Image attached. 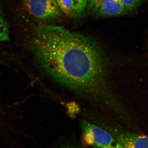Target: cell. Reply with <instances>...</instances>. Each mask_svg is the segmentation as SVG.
I'll use <instances>...</instances> for the list:
<instances>
[{"label":"cell","instance_id":"cell-1","mask_svg":"<svg viewBox=\"0 0 148 148\" xmlns=\"http://www.w3.org/2000/svg\"><path fill=\"white\" fill-rule=\"evenodd\" d=\"M32 33L30 49L53 79L98 106L123 111L111 85L109 62L94 41L56 25L37 24Z\"/></svg>","mask_w":148,"mask_h":148},{"label":"cell","instance_id":"cell-2","mask_svg":"<svg viewBox=\"0 0 148 148\" xmlns=\"http://www.w3.org/2000/svg\"><path fill=\"white\" fill-rule=\"evenodd\" d=\"M82 142L94 148H125L111 133L83 120L81 123Z\"/></svg>","mask_w":148,"mask_h":148},{"label":"cell","instance_id":"cell-3","mask_svg":"<svg viewBox=\"0 0 148 148\" xmlns=\"http://www.w3.org/2000/svg\"><path fill=\"white\" fill-rule=\"evenodd\" d=\"M24 4L29 13L41 20H51L61 15L56 0H24Z\"/></svg>","mask_w":148,"mask_h":148},{"label":"cell","instance_id":"cell-4","mask_svg":"<svg viewBox=\"0 0 148 148\" xmlns=\"http://www.w3.org/2000/svg\"><path fill=\"white\" fill-rule=\"evenodd\" d=\"M112 134L125 148H148V136L118 129L112 130Z\"/></svg>","mask_w":148,"mask_h":148},{"label":"cell","instance_id":"cell-5","mask_svg":"<svg viewBox=\"0 0 148 148\" xmlns=\"http://www.w3.org/2000/svg\"><path fill=\"white\" fill-rule=\"evenodd\" d=\"M91 8L104 16H118L125 11L121 0H88Z\"/></svg>","mask_w":148,"mask_h":148},{"label":"cell","instance_id":"cell-6","mask_svg":"<svg viewBox=\"0 0 148 148\" xmlns=\"http://www.w3.org/2000/svg\"><path fill=\"white\" fill-rule=\"evenodd\" d=\"M60 10L67 16L72 17L75 15L73 0H56Z\"/></svg>","mask_w":148,"mask_h":148},{"label":"cell","instance_id":"cell-7","mask_svg":"<svg viewBox=\"0 0 148 148\" xmlns=\"http://www.w3.org/2000/svg\"><path fill=\"white\" fill-rule=\"evenodd\" d=\"M9 38L8 26L0 10V43L6 41Z\"/></svg>","mask_w":148,"mask_h":148},{"label":"cell","instance_id":"cell-8","mask_svg":"<svg viewBox=\"0 0 148 148\" xmlns=\"http://www.w3.org/2000/svg\"><path fill=\"white\" fill-rule=\"evenodd\" d=\"M76 14H81L86 7L88 0H73Z\"/></svg>","mask_w":148,"mask_h":148},{"label":"cell","instance_id":"cell-9","mask_svg":"<svg viewBox=\"0 0 148 148\" xmlns=\"http://www.w3.org/2000/svg\"><path fill=\"white\" fill-rule=\"evenodd\" d=\"M125 11H131L138 6L142 0H121Z\"/></svg>","mask_w":148,"mask_h":148},{"label":"cell","instance_id":"cell-10","mask_svg":"<svg viewBox=\"0 0 148 148\" xmlns=\"http://www.w3.org/2000/svg\"><path fill=\"white\" fill-rule=\"evenodd\" d=\"M68 108H69V115L71 116L72 117L75 116L79 111L78 107L75 105H70Z\"/></svg>","mask_w":148,"mask_h":148},{"label":"cell","instance_id":"cell-11","mask_svg":"<svg viewBox=\"0 0 148 148\" xmlns=\"http://www.w3.org/2000/svg\"><path fill=\"white\" fill-rule=\"evenodd\" d=\"M65 148H73V147H66Z\"/></svg>","mask_w":148,"mask_h":148}]
</instances>
